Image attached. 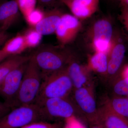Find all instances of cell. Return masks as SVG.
Segmentation results:
<instances>
[{"label": "cell", "mask_w": 128, "mask_h": 128, "mask_svg": "<svg viewBox=\"0 0 128 128\" xmlns=\"http://www.w3.org/2000/svg\"><path fill=\"white\" fill-rule=\"evenodd\" d=\"M120 76L128 78V66L124 67V68L122 70Z\"/></svg>", "instance_id": "obj_31"}, {"label": "cell", "mask_w": 128, "mask_h": 128, "mask_svg": "<svg viewBox=\"0 0 128 128\" xmlns=\"http://www.w3.org/2000/svg\"><path fill=\"white\" fill-rule=\"evenodd\" d=\"M62 0H61V1H62Z\"/></svg>", "instance_id": "obj_34"}, {"label": "cell", "mask_w": 128, "mask_h": 128, "mask_svg": "<svg viewBox=\"0 0 128 128\" xmlns=\"http://www.w3.org/2000/svg\"><path fill=\"white\" fill-rule=\"evenodd\" d=\"M63 14L57 8L45 12L43 18L34 28L42 35L55 33Z\"/></svg>", "instance_id": "obj_15"}, {"label": "cell", "mask_w": 128, "mask_h": 128, "mask_svg": "<svg viewBox=\"0 0 128 128\" xmlns=\"http://www.w3.org/2000/svg\"><path fill=\"white\" fill-rule=\"evenodd\" d=\"M62 121L49 122L45 121H38L28 124L21 128H64Z\"/></svg>", "instance_id": "obj_23"}, {"label": "cell", "mask_w": 128, "mask_h": 128, "mask_svg": "<svg viewBox=\"0 0 128 128\" xmlns=\"http://www.w3.org/2000/svg\"><path fill=\"white\" fill-rule=\"evenodd\" d=\"M42 80L41 71L30 58L28 62L12 109L20 106L35 103L39 94Z\"/></svg>", "instance_id": "obj_2"}, {"label": "cell", "mask_w": 128, "mask_h": 128, "mask_svg": "<svg viewBox=\"0 0 128 128\" xmlns=\"http://www.w3.org/2000/svg\"><path fill=\"white\" fill-rule=\"evenodd\" d=\"M126 96L128 97V96Z\"/></svg>", "instance_id": "obj_33"}, {"label": "cell", "mask_w": 128, "mask_h": 128, "mask_svg": "<svg viewBox=\"0 0 128 128\" xmlns=\"http://www.w3.org/2000/svg\"><path fill=\"white\" fill-rule=\"evenodd\" d=\"M34 104L39 106L43 121L60 122L76 116V107L70 96L48 98Z\"/></svg>", "instance_id": "obj_4"}, {"label": "cell", "mask_w": 128, "mask_h": 128, "mask_svg": "<svg viewBox=\"0 0 128 128\" xmlns=\"http://www.w3.org/2000/svg\"><path fill=\"white\" fill-rule=\"evenodd\" d=\"M45 12L40 8H36L24 17L25 20L30 27L34 28L43 18Z\"/></svg>", "instance_id": "obj_22"}, {"label": "cell", "mask_w": 128, "mask_h": 128, "mask_svg": "<svg viewBox=\"0 0 128 128\" xmlns=\"http://www.w3.org/2000/svg\"><path fill=\"white\" fill-rule=\"evenodd\" d=\"M30 58V56H11L0 62V82L11 72L28 62Z\"/></svg>", "instance_id": "obj_16"}, {"label": "cell", "mask_w": 128, "mask_h": 128, "mask_svg": "<svg viewBox=\"0 0 128 128\" xmlns=\"http://www.w3.org/2000/svg\"><path fill=\"white\" fill-rule=\"evenodd\" d=\"M66 67L43 77L41 88L35 103L48 98L70 96L73 91V86Z\"/></svg>", "instance_id": "obj_3"}, {"label": "cell", "mask_w": 128, "mask_h": 128, "mask_svg": "<svg viewBox=\"0 0 128 128\" xmlns=\"http://www.w3.org/2000/svg\"><path fill=\"white\" fill-rule=\"evenodd\" d=\"M87 38L94 52L108 53L113 36L112 26L108 18H103L95 21L87 32Z\"/></svg>", "instance_id": "obj_5"}, {"label": "cell", "mask_w": 128, "mask_h": 128, "mask_svg": "<svg viewBox=\"0 0 128 128\" xmlns=\"http://www.w3.org/2000/svg\"><path fill=\"white\" fill-rule=\"evenodd\" d=\"M27 48L23 34H18L8 40L2 49L11 56L20 55Z\"/></svg>", "instance_id": "obj_18"}, {"label": "cell", "mask_w": 128, "mask_h": 128, "mask_svg": "<svg viewBox=\"0 0 128 128\" xmlns=\"http://www.w3.org/2000/svg\"><path fill=\"white\" fill-rule=\"evenodd\" d=\"M98 121L104 128H128V120L114 112L106 104L98 108Z\"/></svg>", "instance_id": "obj_13"}, {"label": "cell", "mask_w": 128, "mask_h": 128, "mask_svg": "<svg viewBox=\"0 0 128 128\" xmlns=\"http://www.w3.org/2000/svg\"><path fill=\"white\" fill-rule=\"evenodd\" d=\"M9 38V35L6 31L0 28V46L5 44Z\"/></svg>", "instance_id": "obj_27"}, {"label": "cell", "mask_w": 128, "mask_h": 128, "mask_svg": "<svg viewBox=\"0 0 128 128\" xmlns=\"http://www.w3.org/2000/svg\"><path fill=\"white\" fill-rule=\"evenodd\" d=\"M65 121L66 124L64 128H85L76 116L71 117Z\"/></svg>", "instance_id": "obj_25"}, {"label": "cell", "mask_w": 128, "mask_h": 128, "mask_svg": "<svg viewBox=\"0 0 128 128\" xmlns=\"http://www.w3.org/2000/svg\"><path fill=\"white\" fill-rule=\"evenodd\" d=\"M56 0H38L40 4L42 7H48L52 6Z\"/></svg>", "instance_id": "obj_28"}, {"label": "cell", "mask_w": 128, "mask_h": 128, "mask_svg": "<svg viewBox=\"0 0 128 128\" xmlns=\"http://www.w3.org/2000/svg\"><path fill=\"white\" fill-rule=\"evenodd\" d=\"M9 56L2 49L0 50V62L9 57Z\"/></svg>", "instance_id": "obj_30"}, {"label": "cell", "mask_w": 128, "mask_h": 128, "mask_svg": "<svg viewBox=\"0 0 128 128\" xmlns=\"http://www.w3.org/2000/svg\"><path fill=\"white\" fill-rule=\"evenodd\" d=\"M82 28L81 20L72 14L64 13L54 33L60 46L64 47L72 42Z\"/></svg>", "instance_id": "obj_9"}, {"label": "cell", "mask_w": 128, "mask_h": 128, "mask_svg": "<svg viewBox=\"0 0 128 128\" xmlns=\"http://www.w3.org/2000/svg\"><path fill=\"white\" fill-rule=\"evenodd\" d=\"M125 25H126V26H127V27L128 28V23H125Z\"/></svg>", "instance_id": "obj_32"}, {"label": "cell", "mask_w": 128, "mask_h": 128, "mask_svg": "<svg viewBox=\"0 0 128 128\" xmlns=\"http://www.w3.org/2000/svg\"><path fill=\"white\" fill-rule=\"evenodd\" d=\"M19 12L16 0L0 4V28L6 32L18 20Z\"/></svg>", "instance_id": "obj_14"}, {"label": "cell", "mask_w": 128, "mask_h": 128, "mask_svg": "<svg viewBox=\"0 0 128 128\" xmlns=\"http://www.w3.org/2000/svg\"><path fill=\"white\" fill-rule=\"evenodd\" d=\"M114 96H127L128 95V78L118 76L111 82Z\"/></svg>", "instance_id": "obj_20"}, {"label": "cell", "mask_w": 128, "mask_h": 128, "mask_svg": "<svg viewBox=\"0 0 128 128\" xmlns=\"http://www.w3.org/2000/svg\"><path fill=\"white\" fill-rule=\"evenodd\" d=\"M105 103L117 114L128 120V98L124 96H114Z\"/></svg>", "instance_id": "obj_19"}, {"label": "cell", "mask_w": 128, "mask_h": 128, "mask_svg": "<svg viewBox=\"0 0 128 128\" xmlns=\"http://www.w3.org/2000/svg\"><path fill=\"white\" fill-rule=\"evenodd\" d=\"M71 100L88 123L98 121V108L91 90L88 86L73 89Z\"/></svg>", "instance_id": "obj_7"}, {"label": "cell", "mask_w": 128, "mask_h": 128, "mask_svg": "<svg viewBox=\"0 0 128 128\" xmlns=\"http://www.w3.org/2000/svg\"><path fill=\"white\" fill-rule=\"evenodd\" d=\"M73 53L65 46H44L30 56L44 77L64 68Z\"/></svg>", "instance_id": "obj_1"}, {"label": "cell", "mask_w": 128, "mask_h": 128, "mask_svg": "<svg viewBox=\"0 0 128 128\" xmlns=\"http://www.w3.org/2000/svg\"><path fill=\"white\" fill-rule=\"evenodd\" d=\"M108 54L103 52H94L88 60L87 66L90 70L106 76L108 66Z\"/></svg>", "instance_id": "obj_17"}, {"label": "cell", "mask_w": 128, "mask_h": 128, "mask_svg": "<svg viewBox=\"0 0 128 128\" xmlns=\"http://www.w3.org/2000/svg\"><path fill=\"white\" fill-rule=\"evenodd\" d=\"M28 62L14 69L0 82V96L12 109Z\"/></svg>", "instance_id": "obj_8"}, {"label": "cell", "mask_w": 128, "mask_h": 128, "mask_svg": "<svg viewBox=\"0 0 128 128\" xmlns=\"http://www.w3.org/2000/svg\"><path fill=\"white\" fill-rule=\"evenodd\" d=\"M72 15L80 20L91 17L98 9L100 0H64L61 1Z\"/></svg>", "instance_id": "obj_11"}, {"label": "cell", "mask_w": 128, "mask_h": 128, "mask_svg": "<svg viewBox=\"0 0 128 128\" xmlns=\"http://www.w3.org/2000/svg\"><path fill=\"white\" fill-rule=\"evenodd\" d=\"M12 110V108L6 104L0 101V119L7 114Z\"/></svg>", "instance_id": "obj_26"}, {"label": "cell", "mask_w": 128, "mask_h": 128, "mask_svg": "<svg viewBox=\"0 0 128 128\" xmlns=\"http://www.w3.org/2000/svg\"><path fill=\"white\" fill-rule=\"evenodd\" d=\"M89 128H104L102 124L99 122H94L89 124Z\"/></svg>", "instance_id": "obj_29"}, {"label": "cell", "mask_w": 128, "mask_h": 128, "mask_svg": "<svg viewBox=\"0 0 128 128\" xmlns=\"http://www.w3.org/2000/svg\"><path fill=\"white\" fill-rule=\"evenodd\" d=\"M66 68L73 84V89L86 86L88 82L90 70L87 66L81 64L74 54L70 59Z\"/></svg>", "instance_id": "obj_12"}, {"label": "cell", "mask_w": 128, "mask_h": 128, "mask_svg": "<svg viewBox=\"0 0 128 128\" xmlns=\"http://www.w3.org/2000/svg\"><path fill=\"white\" fill-rule=\"evenodd\" d=\"M43 121L38 105L36 104L12 109L0 119V128H21L36 121Z\"/></svg>", "instance_id": "obj_6"}, {"label": "cell", "mask_w": 128, "mask_h": 128, "mask_svg": "<svg viewBox=\"0 0 128 128\" xmlns=\"http://www.w3.org/2000/svg\"><path fill=\"white\" fill-rule=\"evenodd\" d=\"M121 42L120 40L115 42L112 39L108 53V66L105 77L111 82L118 75L124 58L126 48Z\"/></svg>", "instance_id": "obj_10"}, {"label": "cell", "mask_w": 128, "mask_h": 128, "mask_svg": "<svg viewBox=\"0 0 128 128\" xmlns=\"http://www.w3.org/2000/svg\"><path fill=\"white\" fill-rule=\"evenodd\" d=\"M19 10L25 17L36 8L37 0H16Z\"/></svg>", "instance_id": "obj_24"}, {"label": "cell", "mask_w": 128, "mask_h": 128, "mask_svg": "<svg viewBox=\"0 0 128 128\" xmlns=\"http://www.w3.org/2000/svg\"><path fill=\"white\" fill-rule=\"evenodd\" d=\"M23 34L28 48H36L42 41L43 35L34 28L30 27Z\"/></svg>", "instance_id": "obj_21"}]
</instances>
